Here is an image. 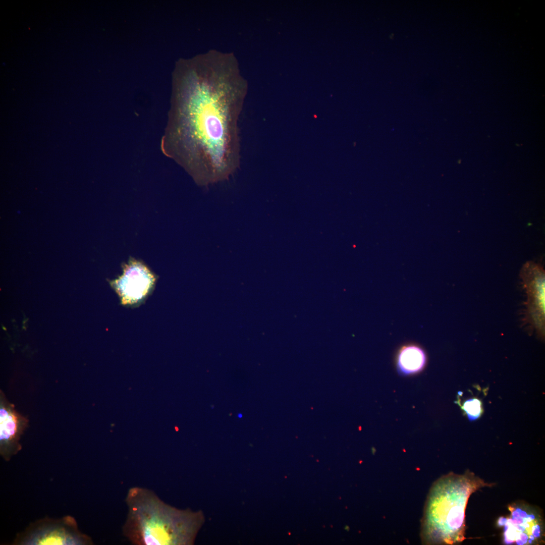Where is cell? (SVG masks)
Returning <instances> with one entry per match:
<instances>
[{
    "mask_svg": "<svg viewBox=\"0 0 545 545\" xmlns=\"http://www.w3.org/2000/svg\"><path fill=\"white\" fill-rule=\"evenodd\" d=\"M123 272L110 282L123 305L143 302L153 290L156 276L143 262L133 257L122 266Z\"/></svg>",
    "mask_w": 545,
    "mask_h": 545,
    "instance_id": "obj_6",
    "label": "cell"
},
{
    "mask_svg": "<svg viewBox=\"0 0 545 545\" xmlns=\"http://www.w3.org/2000/svg\"><path fill=\"white\" fill-rule=\"evenodd\" d=\"M128 514L124 535L138 545L185 543L192 532L188 516L162 501L153 491L131 487L126 498Z\"/></svg>",
    "mask_w": 545,
    "mask_h": 545,
    "instance_id": "obj_3",
    "label": "cell"
},
{
    "mask_svg": "<svg viewBox=\"0 0 545 545\" xmlns=\"http://www.w3.org/2000/svg\"><path fill=\"white\" fill-rule=\"evenodd\" d=\"M494 484L486 483L469 471L461 475L450 473L438 479L430 489L425 507L423 542L453 544L463 541L469 497L479 488Z\"/></svg>",
    "mask_w": 545,
    "mask_h": 545,
    "instance_id": "obj_2",
    "label": "cell"
},
{
    "mask_svg": "<svg viewBox=\"0 0 545 545\" xmlns=\"http://www.w3.org/2000/svg\"><path fill=\"white\" fill-rule=\"evenodd\" d=\"M27 418L18 412L4 392L0 391V453L6 461L22 449L20 440L28 425Z\"/></svg>",
    "mask_w": 545,
    "mask_h": 545,
    "instance_id": "obj_7",
    "label": "cell"
},
{
    "mask_svg": "<svg viewBox=\"0 0 545 545\" xmlns=\"http://www.w3.org/2000/svg\"><path fill=\"white\" fill-rule=\"evenodd\" d=\"M462 408L465 412L470 421L477 419L482 412L481 402L476 398L466 400L464 403Z\"/></svg>",
    "mask_w": 545,
    "mask_h": 545,
    "instance_id": "obj_10",
    "label": "cell"
},
{
    "mask_svg": "<svg viewBox=\"0 0 545 545\" xmlns=\"http://www.w3.org/2000/svg\"><path fill=\"white\" fill-rule=\"evenodd\" d=\"M510 514L500 517L497 521L503 528V542L506 544H535L543 539V521L539 513L530 506L522 503L513 504L508 507Z\"/></svg>",
    "mask_w": 545,
    "mask_h": 545,
    "instance_id": "obj_5",
    "label": "cell"
},
{
    "mask_svg": "<svg viewBox=\"0 0 545 545\" xmlns=\"http://www.w3.org/2000/svg\"><path fill=\"white\" fill-rule=\"evenodd\" d=\"M426 356L424 350L415 344H408L401 348L397 358L398 371L408 375L420 371L425 366Z\"/></svg>",
    "mask_w": 545,
    "mask_h": 545,
    "instance_id": "obj_9",
    "label": "cell"
},
{
    "mask_svg": "<svg viewBox=\"0 0 545 545\" xmlns=\"http://www.w3.org/2000/svg\"><path fill=\"white\" fill-rule=\"evenodd\" d=\"M194 63L176 86L161 148L206 186L239 167L238 121L247 83L233 54L210 50Z\"/></svg>",
    "mask_w": 545,
    "mask_h": 545,
    "instance_id": "obj_1",
    "label": "cell"
},
{
    "mask_svg": "<svg viewBox=\"0 0 545 545\" xmlns=\"http://www.w3.org/2000/svg\"><path fill=\"white\" fill-rule=\"evenodd\" d=\"M14 543L22 545H89L93 542L90 537L79 530L74 518L66 516L59 519L37 520L19 534Z\"/></svg>",
    "mask_w": 545,
    "mask_h": 545,
    "instance_id": "obj_4",
    "label": "cell"
},
{
    "mask_svg": "<svg viewBox=\"0 0 545 545\" xmlns=\"http://www.w3.org/2000/svg\"><path fill=\"white\" fill-rule=\"evenodd\" d=\"M520 276L528 294L530 317L536 328L542 332L544 318V271L539 264L528 261L522 267Z\"/></svg>",
    "mask_w": 545,
    "mask_h": 545,
    "instance_id": "obj_8",
    "label": "cell"
}]
</instances>
